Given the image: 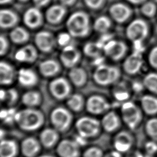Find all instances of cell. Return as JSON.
Listing matches in <instances>:
<instances>
[{"mask_svg": "<svg viewBox=\"0 0 157 157\" xmlns=\"http://www.w3.org/2000/svg\"><path fill=\"white\" fill-rule=\"evenodd\" d=\"M39 71L45 77L56 76L61 71L59 63L53 59H47L42 61L39 65Z\"/></svg>", "mask_w": 157, "mask_h": 157, "instance_id": "7402d4cb", "label": "cell"}, {"mask_svg": "<svg viewBox=\"0 0 157 157\" xmlns=\"http://www.w3.org/2000/svg\"><path fill=\"white\" fill-rule=\"evenodd\" d=\"M83 2L90 9L98 10L104 6L105 0H83Z\"/></svg>", "mask_w": 157, "mask_h": 157, "instance_id": "ab89813d", "label": "cell"}, {"mask_svg": "<svg viewBox=\"0 0 157 157\" xmlns=\"http://www.w3.org/2000/svg\"><path fill=\"white\" fill-rule=\"evenodd\" d=\"M149 31L147 22L141 18H136L131 21L126 29L127 38L131 42H142L148 36Z\"/></svg>", "mask_w": 157, "mask_h": 157, "instance_id": "5b68a950", "label": "cell"}, {"mask_svg": "<svg viewBox=\"0 0 157 157\" xmlns=\"http://www.w3.org/2000/svg\"><path fill=\"white\" fill-rule=\"evenodd\" d=\"M34 6L38 8H41L47 6L51 0H32Z\"/></svg>", "mask_w": 157, "mask_h": 157, "instance_id": "c3c4849f", "label": "cell"}, {"mask_svg": "<svg viewBox=\"0 0 157 157\" xmlns=\"http://www.w3.org/2000/svg\"><path fill=\"white\" fill-rule=\"evenodd\" d=\"M49 90L57 99H64L69 96L71 88L69 81L62 77L55 78L49 84Z\"/></svg>", "mask_w": 157, "mask_h": 157, "instance_id": "ba28073f", "label": "cell"}, {"mask_svg": "<svg viewBox=\"0 0 157 157\" xmlns=\"http://www.w3.org/2000/svg\"><path fill=\"white\" fill-rule=\"evenodd\" d=\"M21 151L26 157H34L39 151V142L33 137H28L21 143Z\"/></svg>", "mask_w": 157, "mask_h": 157, "instance_id": "484cf974", "label": "cell"}, {"mask_svg": "<svg viewBox=\"0 0 157 157\" xmlns=\"http://www.w3.org/2000/svg\"><path fill=\"white\" fill-rule=\"evenodd\" d=\"M143 65V59L140 53L134 52L124 60L123 68L129 75H135L141 69Z\"/></svg>", "mask_w": 157, "mask_h": 157, "instance_id": "2e32d148", "label": "cell"}, {"mask_svg": "<svg viewBox=\"0 0 157 157\" xmlns=\"http://www.w3.org/2000/svg\"><path fill=\"white\" fill-rule=\"evenodd\" d=\"M144 155L139 150H130L127 157H144Z\"/></svg>", "mask_w": 157, "mask_h": 157, "instance_id": "f907efd6", "label": "cell"}, {"mask_svg": "<svg viewBox=\"0 0 157 157\" xmlns=\"http://www.w3.org/2000/svg\"><path fill=\"white\" fill-rule=\"evenodd\" d=\"M66 13L67 7L61 4H55L47 9L45 13V18L48 23L57 25L63 21Z\"/></svg>", "mask_w": 157, "mask_h": 157, "instance_id": "e0dca14e", "label": "cell"}, {"mask_svg": "<svg viewBox=\"0 0 157 157\" xmlns=\"http://www.w3.org/2000/svg\"><path fill=\"white\" fill-rule=\"evenodd\" d=\"M113 94L117 102H124L127 101L130 96L129 91L124 86H120L114 89Z\"/></svg>", "mask_w": 157, "mask_h": 157, "instance_id": "f35d334b", "label": "cell"}, {"mask_svg": "<svg viewBox=\"0 0 157 157\" xmlns=\"http://www.w3.org/2000/svg\"><path fill=\"white\" fill-rule=\"evenodd\" d=\"M39 157H53V156H51V155H41V156H39Z\"/></svg>", "mask_w": 157, "mask_h": 157, "instance_id": "9f6ffc18", "label": "cell"}, {"mask_svg": "<svg viewBox=\"0 0 157 157\" xmlns=\"http://www.w3.org/2000/svg\"><path fill=\"white\" fill-rule=\"evenodd\" d=\"M77 0H59V4L65 6L66 7H69L74 6Z\"/></svg>", "mask_w": 157, "mask_h": 157, "instance_id": "681fc988", "label": "cell"}, {"mask_svg": "<svg viewBox=\"0 0 157 157\" xmlns=\"http://www.w3.org/2000/svg\"><path fill=\"white\" fill-rule=\"evenodd\" d=\"M55 129L46 128L40 134V140L43 145L50 148L53 147L58 141V134Z\"/></svg>", "mask_w": 157, "mask_h": 157, "instance_id": "f1b7e54d", "label": "cell"}, {"mask_svg": "<svg viewBox=\"0 0 157 157\" xmlns=\"http://www.w3.org/2000/svg\"><path fill=\"white\" fill-rule=\"evenodd\" d=\"M120 124L118 115L113 111H110L105 114L102 120V125L107 132L115 131Z\"/></svg>", "mask_w": 157, "mask_h": 157, "instance_id": "4316f807", "label": "cell"}, {"mask_svg": "<svg viewBox=\"0 0 157 157\" xmlns=\"http://www.w3.org/2000/svg\"><path fill=\"white\" fill-rule=\"evenodd\" d=\"M21 100L23 104L27 107L33 108L40 103L41 96L38 91L30 90L23 94Z\"/></svg>", "mask_w": 157, "mask_h": 157, "instance_id": "4dcf8cb0", "label": "cell"}, {"mask_svg": "<svg viewBox=\"0 0 157 157\" xmlns=\"http://www.w3.org/2000/svg\"><path fill=\"white\" fill-rule=\"evenodd\" d=\"M13 66L7 61H2L0 63V82L3 85H11L16 76Z\"/></svg>", "mask_w": 157, "mask_h": 157, "instance_id": "cb8c5ba5", "label": "cell"}, {"mask_svg": "<svg viewBox=\"0 0 157 157\" xmlns=\"http://www.w3.org/2000/svg\"><path fill=\"white\" fill-rule=\"evenodd\" d=\"M144 157H154V156H152V155H148V154L145 153V155H144Z\"/></svg>", "mask_w": 157, "mask_h": 157, "instance_id": "6f0895ef", "label": "cell"}, {"mask_svg": "<svg viewBox=\"0 0 157 157\" xmlns=\"http://www.w3.org/2000/svg\"><path fill=\"white\" fill-rule=\"evenodd\" d=\"M122 119L126 125L131 130L136 129L143 118V111L134 102L127 101L121 106Z\"/></svg>", "mask_w": 157, "mask_h": 157, "instance_id": "3957f363", "label": "cell"}, {"mask_svg": "<svg viewBox=\"0 0 157 157\" xmlns=\"http://www.w3.org/2000/svg\"><path fill=\"white\" fill-rule=\"evenodd\" d=\"M134 142L133 136L128 131L118 132L113 140V146L115 150L123 153L131 150Z\"/></svg>", "mask_w": 157, "mask_h": 157, "instance_id": "9a60e30c", "label": "cell"}, {"mask_svg": "<svg viewBox=\"0 0 157 157\" xmlns=\"http://www.w3.org/2000/svg\"><path fill=\"white\" fill-rule=\"evenodd\" d=\"M110 18L117 23H124L127 21L132 14L129 6L123 2L113 4L109 10Z\"/></svg>", "mask_w": 157, "mask_h": 157, "instance_id": "7c38bea8", "label": "cell"}, {"mask_svg": "<svg viewBox=\"0 0 157 157\" xmlns=\"http://www.w3.org/2000/svg\"><path fill=\"white\" fill-rule=\"evenodd\" d=\"M51 121L55 129L58 131L63 132L67 130L72 121V115L66 108L59 107L52 112Z\"/></svg>", "mask_w": 157, "mask_h": 157, "instance_id": "52a82bcc", "label": "cell"}, {"mask_svg": "<svg viewBox=\"0 0 157 157\" xmlns=\"http://www.w3.org/2000/svg\"><path fill=\"white\" fill-rule=\"evenodd\" d=\"M145 132L151 140L157 142V117H152L145 123Z\"/></svg>", "mask_w": 157, "mask_h": 157, "instance_id": "e575fe53", "label": "cell"}, {"mask_svg": "<svg viewBox=\"0 0 157 157\" xmlns=\"http://www.w3.org/2000/svg\"><path fill=\"white\" fill-rule=\"evenodd\" d=\"M72 37L67 33H60L56 39V42L63 47H66L68 45H70V41Z\"/></svg>", "mask_w": 157, "mask_h": 157, "instance_id": "ee69618b", "label": "cell"}, {"mask_svg": "<svg viewBox=\"0 0 157 157\" xmlns=\"http://www.w3.org/2000/svg\"><path fill=\"white\" fill-rule=\"evenodd\" d=\"M111 19L105 15L98 17L94 21L93 28L95 31L101 34L107 33L112 26Z\"/></svg>", "mask_w": 157, "mask_h": 157, "instance_id": "1f68e13d", "label": "cell"}, {"mask_svg": "<svg viewBox=\"0 0 157 157\" xmlns=\"http://www.w3.org/2000/svg\"><path fill=\"white\" fill-rule=\"evenodd\" d=\"M44 17L40 10L36 6L28 9L23 13V21L29 29H35L40 27L44 23Z\"/></svg>", "mask_w": 157, "mask_h": 157, "instance_id": "4fadbf2b", "label": "cell"}, {"mask_svg": "<svg viewBox=\"0 0 157 157\" xmlns=\"http://www.w3.org/2000/svg\"><path fill=\"white\" fill-rule=\"evenodd\" d=\"M18 98V94L17 91L13 88H10L6 90V96L4 101L9 105H11L17 101Z\"/></svg>", "mask_w": 157, "mask_h": 157, "instance_id": "60d3db41", "label": "cell"}, {"mask_svg": "<svg viewBox=\"0 0 157 157\" xmlns=\"http://www.w3.org/2000/svg\"><path fill=\"white\" fill-rule=\"evenodd\" d=\"M84 103L83 96L79 94H74L67 98V105L73 111H80L83 108Z\"/></svg>", "mask_w": 157, "mask_h": 157, "instance_id": "836d02e7", "label": "cell"}, {"mask_svg": "<svg viewBox=\"0 0 157 157\" xmlns=\"http://www.w3.org/2000/svg\"><path fill=\"white\" fill-rule=\"evenodd\" d=\"M68 77L71 82L77 87H82L85 85L88 78L86 71L77 66L70 69Z\"/></svg>", "mask_w": 157, "mask_h": 157, "instance_id": "d4e9b609", "label": "cell"}, {"mask_svg": "<svg viewBox=\"0 0 157 157\" xmlns=\"http://www.w3.org/2000/svg\"><path fill=\"white\" fill-rule=\"evenodd\" d=\"M19 21L18 14L12 10L2 9L0 11V26L2 29H13Z\"/></svg>", "mask_w": 157, "mask_h": 157, "instance_id": "44dd1931", "label": "cell"}, {"mask_svg": "<svg viewBox=\"0 0 157 157\" xmlns=\"http://www.w3.org/2000/svg\"><path fill=\"white\" fill-rule=\"evenodd\" d=\"M6 96V90L2 89L0 91V97H1V100L2 102L5 101Z\"/></svg>", "mask_w": 157, "mask_h": 157, "instance_id": "db71d44e", "label": "cell"}, {"mask_svg": "<svg viewBox=\"0 0 157 157\" xmlns=\"http://www.w3.org/2000/svg\"><path fill=\"white\" fill-rule=\"evenodd\" d=\"M120 77V71L116 66L102 64L94 71L93 78L99 85L108 86L116 82Z\"/></svg>", "mask_w": 157, "mask_h": 157, "instance_id": "277c9868", "label": "cell"}, {"mask_svg": "<svg viewBox=\"0 0 157 157\" xmlns=\"http://www.w3.org/2000/svg\"><path fill=\"white\" fill-rule=\"evenodd\" d=\"M18 111L15 109L10 107L9 109H3L1 111V119L7 124H10L15 122V117Z\"/></svg>", "mask_w": 157, "mask_h": 157, "instance_id": "74e56055", "label": "cell"}, {"mask_svg": "<svg viewBox=\"0 0 157 157\" xmlns=\"http://www.w3.org/2000/svg\"><path fill=\"white\" fill-rule=\"evenodd\" d=\"M73 140L80 147L85 145L87 143V138L80 135L79 134H77L76 136H75Z\"/></svg>", "mask_w": 157, "mask_h": 157, "instance_id": "7dc6e473", "label": "cell"}, {"mask_svg": "<svg viewBox=\"0 0 157 157\" xmlns=\"http://www.w3.org/2000/svg\"><path fill=\"white\" fill-rule=\"evenodd\" d=\"M17 152V145L15 141L2 139L0 145L1 157H14Z\"/></svg>", "mask_w": 157, "mask_h": 157, "instance_id": "f546056e", "label": "cell"}, {"mask_svg": "<svg viewBox=\"0 0 157 157\" xmlns=\"http://www.w3.org/2000/svg\"><path fill=\"white\" fill-rule=\"evenodd\" d=\"M140 12L146 17L151 18L157 13V6L155 2L147 1L141 4Z\"/></svg>", "mask_w": 157, "mask_h": 157, "instance_id": "8d00e7d4", "label": "cell"}, {"mask_svg": "<svg viewBox=\"0 0 157 157\" xmlns=\"http://www.w3.org/2000/svg\"><path fill=\"white\" fill-rule=\"evenodd\" d=\"M9 37L13 43L20 45L26 44L29 40L30 35L25 28L17 26L12 29Z\"/></svg>", "mask_w": 157, "mask_h": 157, "instance_id": "83f0119b", "label": "cell"}, {"mask_svg": "<svg viewBox=\"0 0 157 157\" xmlns=\"http://www.w3.org/2000/svg\"><path fill=\"white\" fill-rule=\"evenodd\" d=\"M144 148L145 153L155 156L157 153V142L150 139L145 143Z\"/></svg>", "mask_w": 157, "mask_h": 157, "instance_id": "b9f144b4", "label": "cell"}, {"mask_svg": "<svg viewBox=\"0 0 157 157\" xmlns=\"http://www.w3.org/2000/svg\"><path fill=\"white\" fill-rule=\"evenodd\" d=\"M17 1H18L19 2H26L29 0H17Z\"/></svg>", "mask_w": 157, "mask_h": 157, "instance_id": "680465c9", "label": "cell"}, {"mask_svg": "<svg viewBox=\"0 0 157 157\" xmlns=\"http://www.w3.org/2000/svg\"><path fill=\"white\" fill-rule=\"evenodd\" d=\"M101 50H103V48L98 42H90L83 47L84 53L91 58H96L100 56Z\"/></svg>", "mask_w": 157, "mask_h": 157, "instance_id": "d590c367", "label": "cell"}, {"mask_svg": "<svg viewBox=\"0 0 157 157\" xmlns=\"http://www.w3.org/2000/svg\"><path fill=\"white\" fill-rule=\"evenodd\" d=\"M128 2H129L131 4H134V5H138V4H142L144 3L147 0H126Z\"/></svg>", "mask_w": 157, "mask_h": 157, "instance_id": "f5cc1de1", "label": "cell"}, {"mask_svg": "<svg viewBox=\"0 0 157 157\" xmlns=\"http://www.w3.org/2000/svg\"><path fill=\"white\" fill-rule=\"evenodd\" d=\"M44 117L42 112L31 107L18 111L15 123L23 130L33 131L38 129L44 123Z\"/></svg>", "mask_w": 157, "mask_h": 157, "instance_id": "7a4b0ae2", "label": "cell"}, {"mask_svg": "<svg viewBox=\"0 0 157 157\" xmlns=\"http://www.w3.org/2000/svg\"><path fill=\"white\" fill-rule=\"evenodd\" d=\"M140 107L144 113L155 117L157 115V96L153 94L144 95L140 99Z\"/></svg>", "mask_w": 157, "mask_h": 157, "instance_id": "603a6c76", "label": "cell"}, {"mask_svg": "<svg viewBox=\"0 0 157 157\" xmlns=\"http://www.w3.org/2000/svg\"><path fill=\"white\" fill-rule=\"evenodd\" d=\"M121 154V153L115 150L113 151H110L109 153L106 154L104 157H123Z\"/></svg>", "mask_w": 157, "mask_h": 157, "instance_id": "816d5d0a", "label": "cell"}, {"mask_svg": "<svg viewBox=\"0 0 157 157\" xmlns=\"http://www.w3.org/2000/svg\"><path fill=\"white\" fill-rule=\"evenodd\" d=\"M84 157H104L102 150L96 147L88 148L84 153Z\"/></svg>", "mask_w": 157, "mask_h": 157, "instance_id": "f6af8a7d", "label": "cell"}, {"mask_svg": "<svg viewBox=\"0 0 157 157\" xmlns=\"http://www.w3.org/2000/svg\"><path fill=\"white\" fill-rule=\"evenodd\" d=\"M38 49L31 44L26 45L18 49L15 54V59L20 63H33L38 57Z\"/></svg>", "mask_w": 157, "mask_h": 157, "instance_id": "ac0fdd59", "label": "cell"}, {"mask_svg": "<svg viewBox=\"0 0 157 157\" xmlns=\"http://www.w3.org/2000/svg\"><path fill=\"white\" fill-rule=\"evenodd\" d=\"M17 78L20 85L26 88L34 86L38 83V76L37 74L31 69L21 68L17 74Z\"/></svg>", "mask_w": 157, "mask_h": 157, "instance_id": "ffe728a7", "label": "cell"}, {"mask_svg": "<svg viewBox=\"0 0 157 157\" xmlns=\"http://www.w3.org/2000/svg\"><path fill=\"white\" fill-rule=\"evenodd\" d=\"M128 50L126 44L120 40H110L103 47V52L113 61H120L126 55Z\"/></svg>", "mask_w": 157, "mask_h": 157, "instance_id": "9c48e42d", "label": "cell"}, {"mask_svg": "<svg viewBox=\"0 0 157 157\" xmlns=\"http://www.w3.org/2000/svg\"><path fill=\"white\" fill-rule=\"evenodd\" d=\"M143 83L148 91L157 96V72H150L143 79Z\"/></svg>", "mask_w": 157, "mask_h": 157, "instance_id": "d6a6232c", "label": "cell"}, {"mask_svg": "<svg viewBox=\"0 0 157 157\" xmlns=\"http://www.w3.org/2000/svg\"><path fill=\"white\" fill-rule=\"evenodd\" d=\"M90 17L84 11L73 12L66 21L67 32L73 38H85L90 34Z\"/></svg>", "mask_w": 157, "mask_h": 157, "instance_id": "6da1fadb", "label": "cell"}, {"mask_svg": "<svg viewBox=\"0 0 157 157\" xmlns=\"http://www.w3.org/2000/svg\"><path fill=\"white\" fill-rule=\"evenodd\" d=\"M80 58V52L72 44L64 47L59 55V59L61 64L65 67L69 69L77 66Z\"/></svg>", "mask_w": 157, "mask_h": 157, "instance_id": "8fae6325", "label": "cell"}, {"mask_svg": "<svg viewBox=\"0 0 157 157\" xmlns=\"http://www.w3.org/2000/svg\"><path fill=\"white\" fill-rule=\"evenodd\" d=\"M56 39L53 34L48 31H39L34 37V44L36 48L45 53L52 52L55 48Z\"/></svg>", "mask_w": 157, "mask_h": 157, "instance_id": "30bf717a", "label": "cell"}, {"mask_svg": "<svg viewBox=\"0 0 157 157\" xmlns=\"http://www.w3.org/2000/svg\"><path fill=\"white\" fill-rule=\"evenodd\" d=\"M13 0H0V3L1 5H5L11 3Z\"/></svg>", "mask_w": 157, "mask_h": 157, "instance_id": "11a10c76", "label": "cell"}, {"mask_svg": "<svg viewBox=\"0 0 157 157\" xmlns=\"http://www.w3.org/2000/svg\"><path fill=\"white\" fill-rule=\"evenodd\" d=\"M9 48V42L7 37L3 35L0 36V54L1 56L6 55Z\"/></svg>", "mask_w": 157, "mask_h": 157, "instance_id": "bcb514c9", "label": "cell"}, {"mask_svg": "<svg viewBox=\"0 0 157 157\" xmlns=\"http://www.w3.org/2000/svg\"><path fill=\"white\" fill-rule=\"evenodd\" d=\"M80 147L74 140H63L57 147V152L61 157H78Z\"/></svg>", "mask_w": 157, "mask_h": 157, "instance_id": "d6986e66", "label": "cell"}, {"mask_svg": "<svg viewBox=\"0 0 157 157\" xmlns=\"http://www.w3.org/2000/svg\"><path fill=\"white\" fill-rule=\"evenodd\" d=\"M110 107V104L102 96L93 95L90 96L86 102L87 110L93 114L99 115L107 111Z\"/></svg>", "mask_w": 157, "mask_h": 157, "instance_id": "5bb4252c", "label": "cell"}, {"mask_svg": "<svg viewBox=\"0 0 157 157\" xmlns=\"http://www.w3.org/2000/svg\"><path fill=\"white\" fill-rule=\"evenodd\" d=\"M148 60L150 65L157 71V45L151 49L148 53Z\"/></svg>", "mask_w": 157, "mask_h": 157, "instance_id": "7bdbcfd3", "label": "cell"}, {"mask_svg": "<svg viewBox=\"0 0 157 157\" xmlns=\"http://www.w3.org/2000/svg\"><path fill=\"white\" fill-rule=\"evenodd\" d=\"M75 127L78 134L88 139L98 134L100 129V123L93 117H83L77 121Z\"/></svg>", "mask_w": 157, "mask_h": 157, "instance_id": "8992f818", "label": "cell"}]
</instances>
